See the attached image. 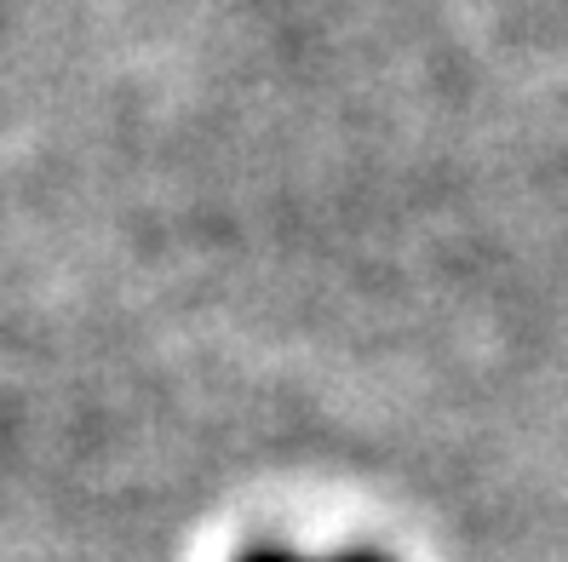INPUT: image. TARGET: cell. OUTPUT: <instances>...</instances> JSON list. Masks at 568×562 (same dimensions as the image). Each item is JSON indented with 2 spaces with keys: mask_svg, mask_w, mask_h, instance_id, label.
<instances>
[{
  "mask_svg": "<svg viewBox=\"0 0 568 562\" xmlns=\"http://www.w3.org/2000/svg\"><path fill=\"white\" fill-rule=\"evenodd\" d=\"M242 562H311V556H293V551H247ZM327 562H385L374 551H345V556H327Z\"/></svg>",
  "mask_w": 568,
  "mask_h": 562,
  "instance_id": "6da1fadb",
  "label": "cell"
}]
</instances>
